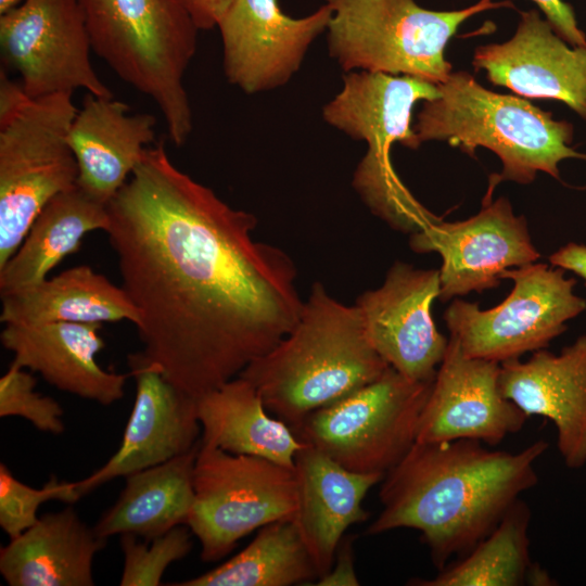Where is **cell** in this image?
Instances as JSON below:
<instances>
[{"label":"cell","mask_w":586,"mask_h":586,"mask_svg":"<svg viewBox=\"0 0 586 586\" xmlns=\"http://www.w3.org/2000/svg\"><path fill=\"white\" fill-rule=\"evenodd\" d=\"M105 233L139 313L140 353L196 398L238 377L296 324V267L257 218L146 149L107 204Z\"/></svg>","instance_id":"6da1fadb"},{"label":"cell","mask_w":586,"mask_h":586,"mask_svg":"<svg viewBox=\"0 0 586 586\" xmlns=\"http://www.w3.org/2000/svg\"><path fill=\"white\" fill-rule=\"evenodd\" d=\"M319 578L294 519L258 530L255 538L228 561L176 586H291Z\"/></svg>","instance_id":"83f0119b"},{"label":"cell","mask_w":586,"mask_h":586,"mask_svg":"<svg viewBox=\"0 0 586 586\" xmlns=\"http://www.w3.org/2000/svg\"><path fill=\"white\" fill-rule=\"evenodd\" d=\"M331 16L327 3L295 18L278 0H232L217 24L228 82L246 94L285 86L314 41L327 31Z\"/></svg>","instance_id":"4fadbf2b"},{"label":"cell","mask_w":586,"mask_h":586,"mask_svg":"<svg viewBox=\"0 0 586 586\" xmlns=\"http://www.w3.org/2000/svg\"><path fill=\"white\" fill-rule=\"evenodd\" d=\"M330 56L344 73L366 71L444 82L451 73L445 48L461 24L481 12L513 7L480 0L464 9L435 11L415 0H324Z\"/></svg>","instance_id":"52a82bcc"},{"label":"cell","mask_w":586,"mask_h":586,"mask_svg":"<svg viewBox=\"0 0 586 586\" xmlns=\"http://www.w3.org/2000/svg\"><path fill=\"white\" fill-rule=\"evenodd\" d=\"M23 0H0V15L18 5Z\"/></svg>","instance_id":"74e56055"},{"label":"cell","mask_w":586,"mask_h":586,"mask_svg":"<svg viewBox=\"0 0 586 586\" xmlns=\"http://www.w3.org/2000/svg\"><path fill=\"white\" fill-rule=\"evenodd\" d=\"M528 506L518 499L497 526L468 553L449 562L432 578H413L417 586H521L530 559Z\"/></svg>","instance_id":"f1b7e54d"},{"label":"cell","mask_w":586,"mask_h":586,"mask_svg":"<svg viewBox=\"0 0 586 586\" xmlns=\"http://www.w3.org/2000/svg\"><path fill=\"white\" fill-rule=\"evenodd\" d=\"M127 364L136 398L115 454L89 476L74 482L80 498L103 484L180 456L200 442L195 398L168 381L140 352Z\"/></svg>","instance_id":"9a60e30c"},{"label":"cell","mask_w":586,"mask_h":586,"mask_svg":"<svg viewBox=\"0 0 586 586\" xmlns=\"http://www.w3.org/2000/svg\"><path fill=\"white\" fill-rule=\"evenodd\" d=\"M294 472V521L321 577L331 569L346 530L367 520L362 501L384 474L351 471L306 443L296 453Z\"/></svg>","instance_id":"7402d4cb"},{"label":"cell","mask_w":586,"mask_h":586,"mask_svg":"<svg viewBox=\"0 0 586 586\" xmlns=\"http://www.w3.org/2000/svg\"><path fill=\"white\" fill-rule=\"evenodd\" d=\"M73 93L29 97L0 74V267L46 204L74 187L78 166L68 135Z\"/></svg>","instance_id":"8992f818"},{"label":"cell","mask_w":586,"mask_h":586,"mask_svg":"<svg viewBox=\"0 0 586 586\" xmlns=\"http://www.w3.org/2000/svg\"><path fill=\"white\" fill-rule=\"evenodd\" d=\"M188 11L200 30H209L217 24L232 0H178Z\"/></svg>","instance_id":"e575fe53"},{"label":"cell","mask_w":586,"mask_h":586,"mask_svg":"<svg viewBox=\"0 0 586 586\" xmlns=\"http://www.w3.org/2000/svg\"><path fill=\"white\" fill-rule=\"evenodd\" d=\"M438 294V269L395 262L382 285L360 294L355 304L374 351L415 381H433L447 349L448 340L431 314Z\"/></svg>","instance_id":"5bb4252c"},{"label":"cell","mask_w":586,"mask_h":586,"mask_svg":"<svg viewBox=\"0 0 586 586\" xmlns=\"http://www.w3.org/2000/svg\"><path fill=\"white\" fill-rule=\"evenodd\" d=\"M156 117L132 113L114 97L86 93L68 140L78 166L76 184L107 205L155 141Z\"/></svg>","instance_id":"44dd1931"},{"label":"cell","mask_w":586,"mask_h":586,"mask_svg":"<svg viewBox=\"0 0 586 586\" xmlns=\"http://www.w3.org/2000/svg\"><path fill=\"white\" fill-rule=\"evenodd\" d=\"M472 64L496 86L560 101L586 120V47L569 44L536 10L520 13L508 41L475 48Z\"/></svg>","instance_id":"ac0fdd59"},{"label":"cell","mask_w":586,"mask_h":586,"mask_svg":"<svg viewBox=\"0 0 586 586\" xmlns=\"http://www.w3.org/2000/svg\"><path fill=\"white\" fill-rule=\"evenodd\" d=\"M296 511L294 469L201 442L187 525L201 544L203 561L220 560L244 536L272 522L294 519Z\"/></svg>","instance_id":"9c48e42d"},{"label":"cell","mask_w":586,"mask_h":586,"mask_svg":"<svg viewBox=\"0 0 586 586\" xmlns=\"http://www.w3.org/2000/svg\"><path fill=\"white\" fill-rule=\"evenodd\" d=\"M201 442L234 455H250L294 469L305 445L266 408L256 387L238 375L195 398Z\"/></svg>","instance_id":"cb8c5ba5"},{"label":"cell","mask_w":586,"mask_h":586,"mask_svg":"<svg viewBox=\"0 0 586 586\" xmlns=\"http://www.w3.org/2000/svg\"><path fill=\"white\" fill-rule=\"evenodd\" d=\"M1 304L0 321L4 324L139 322V313L123 286L87 265L3 295Z\"/></svg>","instance_id":"d4e9b609"},{"label":"cell","mask_w":586,"mask_h":586,"mask_svg":"<svg viewBox=\"0 0 586 586\" xmlns=\"http://www.w3.org/2000/svg\"><path fill=\"white\" fill-rule=\"evenodd\" d=\"M545 14L555 33L573 47H586V35L578 27L574 9L563 0H532Z\"/></svg>","instance_id":"d6a6232c"},{"label":"cell","mask_w":586,"mask_h":586,"mask_svg":"<svg viewBox=\"0 0 586 586\" xmlns=\"http://www.w3.org/2000/svg\"><path fill=\"white\" fill-rule=\"evenodd\" d=\"M92 51L126 84L152 99L170 142L193 129L184 74L200 29L178 0H78Z\"/></svg>","instance_id":"5b68a950"},{"label":"cell","mask_w":586,"mask_h":586,"mask_svg":"<svg viewBox=\"0 0 586 586\" xmlns=\"http://www.w3.org/2000/svg\"><path fill=\"white\" fill-rule=\"evenodd\" d=\"M499 372V362L467 356L450 336L416 441L473 440L493 446L518 433L527 417L502 395Z\"/></svg>","instance_id":"2e32d148"},{"label":"cell","mask_w":586,"mask_h":586,"mask_svg":"<svg viewBox=\"0 0 586 586\" xmlns=\"http://www.w3.org/2000/svg\"><path fill=\"white\" fill-rule=\"evenodd\" d=\"M499 387L527 418L552 421L566 467L586 463V334L559 354L543 348L526 361L500 364Z\"/></svg>","instance_id":"d6986e66"},{"label":"cell","mask_w":586,"mask_h":586,"mask_svg":"<svg viewBox=\"0 0 586 586\" xmlns=\"http://www.w3.org/2000/svg\"><path fill=\"white\" fill-rule=\"evenodd\" d=\"M390 366L372 347L356 305L315 282L294 328L239 375L267 410L296 429L310 412L378 379Z\"/></svg>","instance_id":"3957f363"},{"label":"cell","mask_w":586,"mask_h":586,"mask_svg":"<svg viewBox=\"0 0 586 586\" xmlns=\"http://www.w3.org/2000/svg\"><path fill=\"white\" fill-rule=\"evenodd\" d=\"M526 584L540 586L552 585L553 583L545 570H543L538 564L532 563L527 572Z\"/></svg>","instance_id":"8d00e7d4"},{"label":"cell","mask_w":586,"mask_h":586,"mask_svg":"<svg viewBox=\"0 0 586 586\" xmlns=\"http://www.w3.org/2000/svg\"><path fill=\"white\" fill-rule=\"evenodd\" d=\"M106 543L67 507L1 547L0 573L10 586H92L93 559Z\"/></svg>","instance_id":"603a6c76"},{"label":"cell","mask_w":586,"mask_h":586,"mask_svg":"<svg viewBox=\"0 0 586 586\" xmlns=\"http://www.w3.org/2000/svg\"><path fill=\"white\" fill-rule=\"evenodd\" d=\"M1 59L31 98L82 89L112 97L94 71L78 0H23L0 15Z\"/></svg>","instance_id":"8fae6325"},{"label":"cell","mask_w":586,"mask_h":586,"mask_svg":"<svg viewBox=\"0 0 586 586\" xmlns=\"http://www.w3.org/2000/svg\"><path fill=\"white\" fill-rule=\"evenodd\" d=\"M440 95L437 85L412 77L355 71L345 73L341 90L322 107V118L346 136L366 142V155L356 171L371 178L395 174L391 148L421 144L412 125L420 101Z\"/></svg>","instance_id":"e0dca14e"},{"label":"cell","mask_w":586,"mask_h":586,"mask_svg":"<svg viewBox=\"0 0 586 586\" xmlns=\"http://www.w3.org/2000/svg\"><path fill=\"white\" fill-rule=\"evenodd\" d=\"M432 382L388 367L374 381L307 415L293 431L351 471L385 475L415 444Z\"/></svg>","instance_id":"ba28073f"},{"label":"cell","mask_w":586,"mask_h":586,"mask_svg":"<svg viewBox=\"0 0 586 586\" xmlns=\"http://www.w3.org/2000/svg\"><path fill=\"white\" fill-rule=\"evenodd\" d=\"M78 495L74 482L55 476L41 487L34 488L18 481L4 462L0 463V526L13 539L37 521L39 507L49 500L75 504Z\"/></svg>","instance_id":"4dcf8cb0"},{"label":"cell","mask_w":586,"mask_h":586,"mask_svg":"<svg viewBox=\"0 0 586 586\" xmlns=\"http://www.w3.org/2000/svg\"><path fill=\"white\" fill-rule=\"evenodd\" d=\"M109 226L107 205L77 184L51 199L38 214L17 250L0 267V295L23 291L48 278L85 235Z\"/></svg>","instance_id":"4316f807"},{"label":"cell","mask_w":586,"mask_h":586,"mask_svg":"<svg viewBox=\"0 0 586 586\" xmlns=\"http://www.w3.org/2000/svg\"><path fill=\"white\" fill-rule=\"evenodd\" d=\"M547 448L544 440L517 453L473 440L416 441L385 473L382 510L366 533L417 530L441 570L486 537L520 495L537 484L535 463Z\"/></svg>","instance_id":"7a4b0ae2"},{"label":"cell","mask_w":586,"mask_h":586,"mask_svg":"<svg viewBox=\"0 0 586 586\" xmlns=\"http://www.w3.org/2000/svg\"><path fill=\"white\" fill-rule=\"evenodd\" d=\"M552 266L569 270L581 277L586 284V245L570 242L549 256Z\"/></svg>","instance_id":"d590c367"},{"label":"cell","mask_w":586,"mask_h":586,"mask_svg":"<svg viewBox=\"0 0 586 586\" xmlns=\"http://www.w3.org/2000/svg\"><path fill=\"white\" fill-rule=\"evenodd\" d=\"M100 323L50 322L4 324L2 346L14 355L13 362L38 372L51 385L103 406L124 396L128 373L102 369L95 355L105 343Z\"/></svg>","instance_id":"ffe728a7"},{"label":"cell","mask_w":586,"mask_h":586,"mask_svg":"<svg viewBox=\"0 0 586 586\" xmlns=\"http://www.w3.org/2000/svg\"><path fill=\"white\" fill-rule=\"evenodd\" d=\"M200 442L189 451L126 476L115 504L93 526L103 539L132 534L145 540L187 525L194 504V467Z\"/></svg>","instance_id":"484cf974"},{"label":"cell","mask_w":586,"mask_h":586,"mask_svg":"<svg viewBox=\"0 0 586 586\" xmlns=\"http://www.w3.org/2000/svg\"><path fill=\"white\" fill-rule=\"evenodd\" d=\"M437 89V98L423 101L413 130L420 143L447 141L469 155L483 146L499 157L502 170L489 177L482 204L502 181L527 184L538 171L559 180L562 161L586 160L571 145V123L522 98L485 89L463 71L451 72Z\"/></svg>","instance_id":"277c9868"},{"label":"cell","mask_w":586,"mask_h":586,"mask_svg":"<svg viewBox=\"0 0 586 586\" xmlns=\"http://www.w3.org/2000/svg\"><path fill=\"white\" fill-rule=\"evenodd\" d=\"M501 279L513 289L499 305L455 300L444 319L462 352L472 358L502 364L528 352L546 348L566 330V322L586 309V300L574 292L576 280L564 269L527 264L507 269Z\"/></svg>","instance_id":"30bf717a"},{"label":"cell","mask_w":586,"mask_h":586,"mask_svg":"<svg viewBox=\"0 0 586 586\" xmlns=\"http://www.w3.org/2000/svg\"><path fill=\"white\" fill-rule=\"evenodd\" d=\"M354 537L344 536L340 542L331 569L319 577V586H357L359 581L354 566Z\"/></svg>","instance_id":"836d02e7"},{"label":"cell","mask_w":586,"mask_h":586,"mask_svg":"<svg viewBox=\"0 0 586 586\" xmlns=\"http://www.w3.org/2000/svg\"><path fill=\"white\" fill-rule=\"evenodd\" d=\"M409 243L417 253L436 252L442 257L441 302L494 289L505 270L540 257L525 217L517 216L502 196L482 204V209L466 220L447 222L441 218L412 233Z\"/></svg>","instance_id":"7c38bea8"},{"label":"cell","mask_w":586,"mask_h":586,"mask_svg":"<svg viewBox=\"0 0 586 586\" xmlns=\"http://www.w3.org/2000/svg\"><path fill=\"white\" fill-rule=\"evenodd\" d=\"M192 534L189 526L182 524L144 542H140L138 536L132 534L120 535L124 569L119 585H161L166 569L190 552Z\"/></svg>","instance_id":"f546056e"},{"label":"cell","mask_w":586,"mask_h":586,"mask_svg":"<svg viewBox=\"0 0 586 586\" xmlns=\"http://www.w3.org/2000/svg\"><path fill=\"white\" fill-rule=\"evenodd\" d=\"M36 378L13 361L0 378V417H21L39 431L59 435L64 432L63 408L52 397L35 391Z\"/></svg>","instance_id":"1f68e13d"}]
</instances>
